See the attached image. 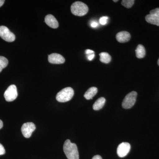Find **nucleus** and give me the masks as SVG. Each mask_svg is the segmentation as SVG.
Here are the masks:
<instances>
[{"label":"nucleus","mask_w":159,"mask_h":159,"mask_svg":"<svg viewBox=\"0 0 159 159\" xmlns=\"http://www.w3.org/2000/svg\"><path fill=\"white\" fill-rule=\"evenodd\" d=\"M137 57L139 58H143L145 55V50L144 46L139 44L137 47L135 51Z\"/></svg>","instance_id":"15"},{"label":"nucleus","mask_w":159,"mask_h":159,"mask_svg":"<svg viewBox=\"0 0 159 159\" xmlns=\"http://www.w3.org/2000/svg\"><path fill=\"white\" fill-rule=\"evenodd\" d=\"M17 96V88L16 86L14 84L9 86L4 93V97L8 102L14 101L16 99Z\"/></svg>","instance_id":"6"},{"label":"nucleus","mask_w":159,"mask_h":159,"mask_svg":"<svg viewBox=\"0 0 159 159\" xmlns=\"http://www.w3.org/2000/svg\"><path fill=\"white\" fill-rule=\"evenodd\" d=\"M92 159H102V157L100 156L99 155H96L95 156L93 157Z\"/></svg>","instance_id":"25"},{"label":"nucleus","mask_w":159,"mask_h":159,"mask_svg":"<svg viewBox=\"0 0 159 159\" xmlns=\"http://www.w3.org/2000/svg\"><path fill=\"white\" fill-rule=\"evenodd\" d=\"M45 22L48 26L53 29H57L59 26L57 20L52 15L49 14L46 16L45 18Z\"/></svg>","instance_id":"10"},{"label":"nucleus","mask_w":159,"mask_h":159,"mask_svg":"<svg viewBox=\"0 0 159 159\" xmlns=\"http://www.w3.org/2000/svg\"><path fill=\"white\" fill-rule=\"evenodd\" d=\"M91 27H93V28H96L97 26H98V23L96 22H92V23L91 24Z\"/></svg>","instance_id":"24"},{"label":"nucleus","mask_w":159,"mask_h":159,"mask_svg":"<svg viewBox=\"0 0 159 159\" xmlns=\"http://www.w3.org/2000/svg\"><path fill=\"white\" fill-rule=\"evenodd\" d=\"M137 95L138 94L137 92L135 91H133L127 94L122 101V106L123 108L125 109L131 108L135 103Z\"/></svg>","instance_id":"4"},{"label":"nucleus","mask_w":159,"mask_h":159,"mask_svg":"<svg viewBox=\"0 0 159 159\" xmlns=\"http://www.w3.org/2000/svg\"><path fill=\"white\" fill-rule=\"evenodd\" d=\"M5 2V1H4V0H0V7L3 6Z\"/></svg>","instance_id":"26"},{"label":"nucleus","mask_w":159,"mask_h":159,"mask_svg":"<svg viewBox=\"0 0 159 159\" xmlns=\"http://www.w3.org/2000/svg\"><path fill=\"white\" fill-rule=\"evenodd\" d=\"M48 61L54 64H61L65 62V59L61 54L53 53L48 55Z\"/></svg>","instance_id":"9"},{"label":"nucleus","mask_w":159,"mask_h":159,"mask_svg":"<svg viewBox=\"0 0 159 159\" xmlns=\"http://www.w3.org/2000/svg\"><path fill=\"white\" fill-rule=\"evenodd\" d=\"M71 11L74 15L82 16L88 13L89 8L86 4L82 2H76L71 6Z\"/></svg>","instance_id":"2"},{"label":"nucleus","mask_w":159,"mask_h":159,"mask_svg":"<svg viewBox=\"0 0 159 159\" xmlns=\"http://www.w3.org/2000/svg\"><path fill=\"white\" fill-rule=\"evenodd\" d=\"M0 37L8 42H12L15 40V35L7 27L0 26Z\"/></svg>","instance_id":"5"},{"label":"nucleus","mask_w":159,"mask_h":159,"mask_svg":"<svg viewBox=\"0 0 159 159\" xmlns=\"http://www.w3.org/2000/svg\"><path fill=\"white\" fill-rule=\"evenodd\" d=\"M95 57V54H90V55H88V59L89 60L92 61L93 59V58Z\"/></svg>","instance_id":"22"},{"label":"nucleus","mask_w":159,"mask_h":159,"mask_svg":"<svg viewBox=\"0 0 159 159\" xmlns=\"http://www.w3.org/2000/svg\"><path fill=\"white\" fill-rule=\"evenodd\" d=\"M74 95V90L71 87L63 89L56 95V99L59 102H68L72 99Z\"/></svg>","instance_id":"3"},{"label":"nucleus","mask_w":159,"mask_h":159,"mask_svg":"<svg viewBox=\"0 0 159 159\" xmlns=\"http://www.w3.org/2000/svg\"><path fill=\"white\" fill-rule=\"evenodd\" d=\"M85 54H87V55H90V54H94V52L93 51H92V50H86L85 51Z\"/></svg>","instance_id":"23"},{"label":"nucleus","mask_w":159,"mask_h":159,"mask_svg":"<svg viewBox=\"0 0 159 159\" xmlns=\"http://www.w3.org/2000/svg\"><path fill=\"white\" fill-rule=\"evenodd\" d=\"M145 20L149 24L159 26V17L155 15H147L145 16Z\"/></svg>","instance_id":"12"},{"label":"nucleus","mask_w":159,"mask_h":159,"mask_svg":"<svg viewBox=\"0 0 159 159\" xmlns=\"http://www.w3.org/2000/svg\"><path fill=\"white\" fill-rule=\"evenodd\" d=\"M157 63H158V65L159 66V58L158 60Z\"/></svg>","instance_id":"29"},{"label":"nucleus","mask_w":159,"mask_h":159,"mask_svg":"<svg viewBox=\"0 0 159 159\" xmlns=\"http://www.w3.org/2000/svg\"><path fill=\"white\" fill-rule=\"evenodd\" d=\"M100 61L104 63H108L111 61V57L110 54L106 52H102L99 54Z\"/></svg>","instance_id":"16"},{"label":"nucleus","mask_w":159,"mask_h":159,"mask_svg":"<svg viewBox=\"0 0 159 159\" xmlns=\"http://www.w3.org/2000/svg\"><path fill=\"white\" fill-rule=\"evenodd\" d=\"M3 126V123L2 121L0 120V129L2 128Z\"/></svg>","instance_id":"27"},{"label":"nucleus","mask_w":159,"mask_h":159,"mask_svg":"<svg viewBox=\"0 0 159 159\" xmlns=\"http://www.w3.org/2000/svg\"><path fill=\"white\" fill-rule=\"evenodd\" d=\"M36 127L33 122H26L23 124L21 127V131L23 136L26 138H29L32 133L35 130Z\"/></svg>","instance_id":"7"},{"label":"nucleus","mask_w":159,"mask_h":159,"mask_svg":"<svg viewBox=\"0 0 159 159\" xmlns=\"http://www.w3.org/2000/svg\"><path fill=\"white\" fill-rule=\"evenodd\" d=\"M113 2H118V0H117V1H115V0H114Z\"/></svg>","instance_id":"28"},{"label":"nucleus","mask_w":159,"mask_h":159,"mask_svg":"<svg viewBox=\"0 0 159 159\" xmlns=\"http://www.w3.org/2000/svg\"><path fill=\"white\" fill-rule=\"evenodd\" d=\"M106 99L104 97H100L95 102L93 105L94 110L98 111L101 109L105 104Z\"/></svg>","instance_id":"14"},{"label":"nucleus","mask_w":159,"mask_h":159,"mask_svg":"<svg viewBox=\"0 0 159 159\" xmlns=\"http://www.w3.org/2000/svg\"><path fill=\"white\" fill-rule=\"evenodd\" d=\"M6 153V150L4 146L0 143V155H2Z\"/></svg>","instance_id":"21"},{"label":"nucleus","mask_w":159,"mask_h":159,"mask_svg":"<svg viewBox=\"0 0 159 159\" xmlns=\"http://www.w3.org/2000/svg\"><path fill=\"white\" fill-rule=\"evenodd\" d=\"M150 14L155 15L159 17V8H156V9L151 10L150 11Z\"/></svg>","instance_id":"20"},{"label":"nucleus","mask_w":159,"mask_h":159,"mask_svg":"<svg viewBox=\"0 0 159 159\" xmlns=\"http://www.w3.org/2000/svg\"><path fill=\"white\" fill-rule=\"evenodd\" d=\"M116 38L119 43H126L130 39L131 35L127 31H122L117 33L116 35Z\"/></svg>","instance_id":"11"},{"label":"nucleus","mask_w":159,"mask_h":159,"mask_svg":"<svg viewBox=\"0 0 159 159\" xmlns=\"http://www.w3.org/2000/svg\"><path fill=\"white\" fill-rule=\"evenodd\" d=\"M130 144L127 142H122L118 146L117 154L120 157H124L129 152L130 149Z\"/></svg>","instance_id":"8"},{"label":"nucleus","mask_w":159,"mask_h":159,"mask_svg":"<svg viewBox=\"0 0 159 159\" xmlns=\"http://www.w3.org/2000/svg\"><path fill=\"white\" fill-rule=\"evenodd\" d=\"M134 3V0H123L122 1V5L125 8H130Z\"/></svg>","instance_id":"18"},{"label":"nucleus","mask_w":159,"mask_h":159,"mask_svg":"<svg viewBox=\"0 0 159 159\" xmlns=\"http://www.w3.org/2000/svg\"><path fill=\"white\" fill-rule=\"evenodd\" d=\"M63 150L68 159H79V156L77 145L70 140H66L63 145Z\"/></svg>","instance_id":"1"},{"label":"nucleus","mask_w":159,"mask_h":159,"mask_svg":"<svg viewBox=\"0 0 159 159\" xmlns=\"http://www.w3.org/2000/svg\"><path fill=\"white\" fill-rule=\"evenodd\" d=\"M98 89L95 87H92L89 89L84 94V97L86 99L89 100L93 99V97L97 94Z\"/></svg>","instance_id":"13"},{"label":"nucleus","mask_w":159,"mask_h":159,"mask_svg":"<svg viewBox=\"0 0 159 159\" xmlns=\"http://www.w3.org/2000/svg\"><path fill=\"white\" fill-rule=\"evenodd\" d=\"M8 59L3 56H0V73L2 70L3 69L5 68L8 65Z\"/></svg>","instance_id":"17"},{"label":"nucleus","mask_w":159,"mask_h":159,"mask_svg":"<svg viewBox=\"0 0 159 159\" xmlns=\"http://www.w3.org/2000/svg\"><path fill=\"white\" fill-rule=\"evenodd\" d=\"M108 20V17H107V16H102V17L99 19V23H100L101 25H105L106 24H107Z\"/></svg>","instance_id":"19"}]
</instances>
